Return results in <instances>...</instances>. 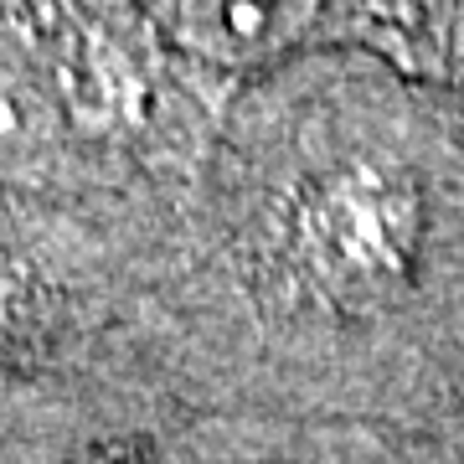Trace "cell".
Returning a JSON list of instances; mask_svg holds the SVG:
<instances>
[{
    "mask_svg": "<svg viewBox=\"0 0 464 464\" xmlns=\"http://www.w3.org/2000/svg\"><path fill=\"white\" fill-rule=\"evenodd\" d=\"M299 258L310 274L341 289H372L408 274L418 243L413 191L377 166H351L320 181L295 222Z\"/></svg>",
    "mask_w": 464,
    "mask_h": 464,
    "instance_id": "cell-1",
    "label": "cell"
},
{
    "mask_svg": "<svg viewBox=\"0 0 464 464\" xmlns=\"http://www.w3.org/2000/svg\"><path fill=\"white\" fill-rule=\"evenodd\" d=\"M315 0H181V26L217 57H264L310 21Z\"/></svg>",
    "mask_w": 464,
    "mask_h": 464,
    "instance_id": "cell-2",
    "label": "cell"
}]
</instances>
